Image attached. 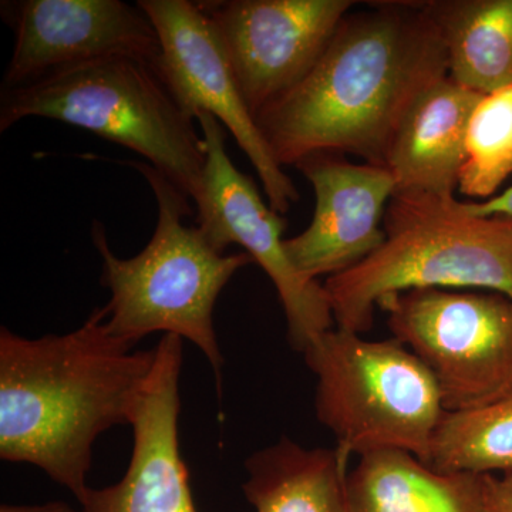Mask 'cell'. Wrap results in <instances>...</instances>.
Wrapping results in <instances>:
<instances>
[{
	"label": "cell",
	"instance_id": "6da1fadb",
	"mask_svg": "<svg viewBox=\"0 0 512 512\" xmlns=\"http://www.w3.org/2000/svg\"><path fill=\"white\" fill-rule=\"evenodd\" d=\"M448 76L446 47L421 2L348 15L312 72L255 116L281 167L319 154L383 165L403 117Z\"/></svg>",
	"mask_w": 512,
	"mask_h": 512
},
{
	"label": "cell",
	"instance_id": "7a4b0ae2",
	"mask_svg": "<svg viewBox=\"0 0 512 512\" xmlns=\"http://www.w3.org/2000/svg\"><path fill=\"white\" fill-rule=\"evenodd\" d=\"M156 348L111 333L106 306L64 335L28 339L0 329V457L33 464L82 501L93 446L130 426Z\"/></svg>",
	"mask_w": 512,
	"mask_h": 512
},
{
	"label": "cell",
	"instance_id": "3957f363",
	"mask_svg": "<svg viewBox=\"0 0 512 512\" xmlns=\"http://www.w3.org/2000/svg\"><path fill=\"white\" fill-rule=\"evenodd\" d=\"M383 228L382 247L323 284L336 328L362 335L383 298L412 289L512 299V218L471 214L454 195L394 194Z\"/></svg>",
	"mask_w": 512,
	"mask_h": 512
},
{
	"label": "cell",
	"instance_id": "277c9868",
	"mask_svg": "<svg viewBox=\"0 0 512 512\" xmlns=\"http://www.w3.org/2000/svg\"><path fill=\"white\" fill-rule=\"evenodd\" d=\"M146 178L157 201V225L146 248L123 259L114 255L106 228L94 221V247L103 259L101 285L111 293L107 326L136 346L150 333L188 339L204 353L221 384L222 356L214 328L218 296L239 269L251 265L247 252L217 251L198 227H187L190 198L146 161H126Z\"/></svg>",
	"mask_w": 512,
	"mask_h": 512
},
{
	"label": "cell",
	"instance_id": "5b68a950",
	"mask_svg": "<svg viewBox=\"0 0 512 512\" xmlns=\"http://www.w3.org/2000/svg\"><path fill=\"white\" fill-rule=\"evenodd\" d=\"M40 117L83 128L146 158L190 200L202 187L207 148L154 64L117 56L57 70L0 93V133Z\"/></svg>",
	"mask_w": 512,
	"mask_h": 512
},
{
	"label": "cell",
	"instance_id": "8992f818",
	"mask_svg": "<svg viewBox=\"0 0 512 512\" xmlns=\"http://www.w3.org/2000/svg\"><path fill=\"white\" fill-rule=\"evenodd\" d=\"M303 355L318 380L316 416L336 447L349 457L402 450L429 464L446 409L433 373L404 343L335 326Z\"/></svg>",
	"mask_w": 512,
	"mask_h": 512
},
{
	"label": "cell",
	"instance_id": "52a82bcc",
	"mask_svg": "<svg viewBox=\"0 0 512 512\" xmlns=\"http://www.w3.org/2000/svg\"><path fill=\"white\" fill-rule=\"evenodd\" d=\"M393 338L429 367L446 412L512 393V299L474 289H412L383 298Z\"/></svg>",
	"mask_w": 512,
	"mask_h": 512
},
{
	"label": "cell",
	"instance_id": "ba28073f",
	"mask_svg": "<svg viewBox=\"0 0 512 512\" xmlns=\"http://www.w3.org/2000/svg\"><path fill=\"white\" fill-rule=\"evenodd\" d=\"M197 120L207 148L201 192L194 201L197 227L217 251L241 245L264 269L284 308L289 343L303 353L335 328L328 293L292 264L284 239L288 221L262 200L254 180L232 163L225 127L208 113L198 114Z\"/></svg>",
	"mask_w": 512,
	"mask_h": 512
},
{
	"label": "cell",
	"instance_id": "9c48e42d",
	"mask_svg": "<svg viewBox=\"0 0 512 512\" xmlns=\"http://www.w3.org/2000/svg\"><path fill=\"white\" fill-rule=\"evenodd\" d=\"M160 40L154 69L181 109L197 119L208 113L237 140L278 214L291 210L299 192L279 165L256 126L214 23L200 3L188 0H140Z\"/></svg>",
	"mask_w": 512,
	"mask_h": 512
},
{
	"label": "cell",
	"instance_id": "30bf717a",
	"mask_svg": "<svg viewBox=\"0 0 512 512\" xmlns=\"http://www.w3.org/2000/svg\"><path fill=\"white\" fill-rule=\"evenodd\" d=\"M220 36L256 116L312 72L353 0L198 2Z\"/></svg>",
	"mask_w": 512,
	"mask_h": 512
},
{
	"label": "cell",
	"instance_id": "8fae6325",
	"mask_svg": "<svg viewBox=\"0 0 512 512\" xmlns=\"http://www.w3.org/2000/svg\"><path fill=\"white\" fill-rule=\"evenodd\" d=\"M0 9L15 35L2 90L106 57L154 64L160 55L150 18L123 0H13Z\"/></svg>",
	"mask_w": 512,
	"mask_h": 512
},
{
	"label": "cell",
	"instance_id": "7c38bea8",
	"mask_svg": "<svg viewBox=\"0 0 512 512\" xmlns=\"http://www.w3.org/2000/svg\"><path fill=\"white\" fill-rule=\"evenodd\" d=\"M315 192L309 227L285 239L292 264L312 281L355 268L382 247L387 205L396 192L383 165L353 164L340 154H319L298 165Z\"/></svg>",
	"mask_w": 512,
	"mask_h": 512
},
{
	"label": "cell",
	"instance_id": "4fadbf2b",
	"mask_svg": "<svg viewBox=\"0 0 512 512\" xmlns=\"http://www.w3.org/2000/svg\"><path fill=\"white\" fill-rule=\"evenodd\" d=\"M181 366L183 339L164 335L131 417L133 453L126 474L109 487H90L80 501L83 512H197L178 437Z\"/></svg>",
	"mask_w": 512,
	"mask_h": 512
},
{
	"label": "cell",
	"instance_id": "5bb4252c",
	"mask_svg": "<svg viewBox=\"0 0 512 512\" xmlns=\"http://www.w3.org/2000/svg\"><path fill=\"white\" fill-rule=\"evenodd\" d=\"M481 97L447 76L414 101L384 157L394 194L454 195L468 123Z\"/></svg>",
	"mask_w": 512,
	"mask_h": 512
},
{
	"label": "cell",
	"instance_id": "9a60e30c",
	"mask_svg": "<svg viewBox=\"0 0 512 512\" xmlns=\"http://www.w3.org/2000/svg\"><path fill=\"white\" fill-rule=\"evenodd\" d=\"M485 476L443 473L407 451H375L349 471V512H484Z\"/></svg>",
	"mask_w": 512,
	"mask_h": 512
},
{
	"label": "cell",
	"instance_id": "2e32d148",
	"mask_svg": "<svg viewBox=\"0 0 512 512\" xmlns=\"http://www.w3.org/2000/svg\"><path fill=\"white\" fill-rule=\"evenodd\" d=\"M348 454L306 448L289 439L245 461V498L256 512H349Z\"/></svg>",
	"mask_w": 512,
	"mask_h": 512
},
{
	"label": "cell",
	"instance_id": "e0dca14e",
	"mask_svg": "<svg viewBox=\"0 0 512 512\" xmlns=\"http://www.w3.org/2000/svg\"><path fill=\"white\" fill-rule=\"evenodd\" d=\"M421 3L446 47L448 77L480 94L512 84V0Z\"/></svg>",
	"mask_w": 512,
	"mask_h": 512
},
{
	"label": "cell",
	"instance_id": "ac0fdd59",
	"mask_svg": "<svg viewBox=\"0 0 512 512\" xmlns=\"http://www.w3.org/2000/svg\"><path fill=\"white\" fill-rule=\"evenodd\" d=\"M429 466L443 473H510L512 393L477 409L444 413L431 443Z\"/></svg>",
	"mask_w": 512,
	"mask_h": 512
},
{
	"label": "cell",
	"instance_id": "d6986e66",
	"mask_svg": "<svg viewBox=\"0 0 512 512\" xmlns=\"http://www.w3.org/2000/svg\"><path fill=\"white\" fill-rule=\"evenodd\" d=\"M512 175V84L483 94L470 117L458 190L468 198L495 197Z\"/></svg>",
	"mask_w": 512,
	"mask_h": 512
},
{
	"label": "cell",
	"instance_id": "ffe728a7",
	"mask_svg": "<svg viewBox=\"0 0 512 512\" xmlns=\"http://www.w3.org/2000/svg\"><path fill=\"white\" fill-rule=\"evenodd\" d=\"M484 512H512V471L485 476Z\"/></svg>",
	"mask_w": 512,
	"mask_h": 512
},
{
	"label": "cell",
	"instance_id": "44dd1931",
	"mask_svg": "<svg viewBox=\"0 0 512 512\" xmlns=\"http://www.w3.org/2000/svg\"><path fill=\"white\" fill-rule=\"evenodd\" d=\"M468 212L480 217L512 218V185L487 201H464Z\"/></svg>",
	"mask_w": 512,
	"mask_h": 512
},
{
	"label": "cell",
	"instance_id": "7402d4cb",
	"mask_svg": "<svg viewBox=\"0 0 512 512\" xmlns=\"http://www.w3.org/2000/svg\"><path fill=\"white\" fill-rule=\"evenodd\" d=\"M0 512H83V510H74L72 505L63 503V501H50L42 505H9L3 504Z\"/></svg>",
	"mask_w": 512,
	"mask_h": 512
}]
</instances>
